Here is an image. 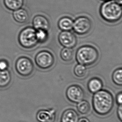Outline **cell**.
<instances>
[{
  "mask_svg": "<svg viewBox=\"0 0 122 122\" xmlns=\"http://www.w3.org/2000/svg\"><path fill=\"white\" fill-rule=\"evenodd\" d=\"M114 103L112 94L106 90L102 89L95 93L92 97L93 109L96 113L101 116L108 114L112 110Z\"/></svg>",
  "mask_w": 122,
  "mask_h": 122,
  "instance_id": "obj_1",
  "label": "cell"
},
{
  "mask_svg": "<svg viewBox=\"0 0 122 122\" xmlns=\"http://www.w3.org/2000/svg\"><path fill=\"white\" fill-rule=\"evenodd\" d=\"M99 12L101 18L109 23H116L122 17L121 5L112 0L102 3L100 7Z\"/></svg>",
  "mask_w": 122,
  "mask_h": 122,
  "instance_id": "obj_2",
  "label": "cell"
},
{
  "mask_svg": "<svg viewBox=\"0 0 122 122\" xmlns=\"http://www.w3.org/2000/svg\"><path fill=\"white\" fill-rule=\"evenodd\" d=\"M99 57L97 49L89 45L83 46L78 48L76 58L78 63L85 66H91L97 62Z\"/></svg>",
  "mask_w": 122,
  "mask_h": 122,
  "instance_id": "obj_3",
  "label": "cell"
},
{
  "mask_svg": "<svg viewBox=\"0 0 122 122\" xmlns=\"http://www.w3.org/2000/svg\"><path fill=\"white\" fill-rule=\"evenodd\" d=\"M36 31V30L32 27H27L21 30L18 37V42L20 46L26 49L35 47L38 43Z\"/></svg>",
  "mask_w": 122,
  "mask_h": 122,
  "instance_id": "obj_4",
  "label": "cell"
},
{
  "mask_svg": "<svg viewBox=\"0 0 122 122\" xmlns=\"http://www.w3.org/2000/svg\"><path fill=\"white\" fill-rule=\"evenodd\" d=\"M15 68L18 74L23 77L30 76L33 73L34 66L29 58L23 56L17 60Z\"/></svg>",
  "mask_w": 122,
  "mask_h": 122,
  "instance_id": "obj_5",
  "label": "cell"
},
{
  "mask_svg": "<svg viewBox=\"0 0 122 122\" xmlns=\"http://www.w3.org/2000/svg\"><path fill=\"white\" fill-rule=\"evenodd\" d=\"M35 63L38 68L47 70L52 67L55 62V58L52 53L47 51H42L37 54Z\"/></svg>",
  "mask_w": 122,
  "mask_h": 122,
  "instance_id": "obj_6",
  "label": "cell"
},
{
  "mask_svg": "<svg viewBox=\"0 0 122 122\" xmlns=\"http://www.w3.org/2000/svg\"><path fill=\"white\" fill-rule=\"evenodd\" d=\"M92 27V22L87 17L80 16L73 21V29L79 35L87 34L91 31Z\"/></svg>",
  "mask_w": 122,
  "mask_h": 122,
  "instance_id": "obj_7",
  "label": "cell"
},
{
  "mask_svg": "<svg viewBox=\"0 0 122 122\" xmlns=\"http://www.w3.org/2000/svg\"><path fill=\"white\" fill-rule=\"evenodd\" d=\"M66 96L70 101L78 103L84 99L85 92L81 87L73 85L69 86L67 89Z\"/></svg>",
  "mask_w": 122,
  "mask_h": 122,
  "instance_id": "obj_8",
  "label": "cell"
},
{
  "mask_svg": "<svg viewBox=\"0 0 122 122\" xmlns=\"http://www.w3.org/2000/svg\"><path fill=\"white\" fill-rule=\"evenodd\" d=\"M60 44L64 48H72L76 46L77 43L76 37L70 31H62L58 36Z\"/></svg>",
  "mask_w": 122,
  "mask_h": 122,
  "instance_id": "obj_9",
  "label": "cell"
},
{
  "mask_svg": "<svg viewBox=\"0 0 122 122\" xmlns=\"http://www.w3.org/2000/svg\"><path fill=\"white\" fill-rule=\"evenodd\" d=\"M56 117L55 110H42L39 111L36 115L37 120L39 122H54Z\"/></svg>",
  "mask_w": 122,
  "mask_h": 122,
  "instance_id": "obj_10",
  "label": "cell"
},
{
  "mask_svg": "<svg viewBox=\"0 0 122 122\" xmlns=\"http://www.w3.org/2000/svg\"><path fill=\"white\" fill-rule=\"evenodd\" d=\"M33 27L36 30H47L49 29L50 22L46 17L43 15H36L33 20Z\"/></svg>",
  "mask_w": 122,
  "mask_h": 122,
  "instance_id": "obj_11",
  "label": "cell"
},
{
  "mask_svg": "<svg viewBox=\"0 0 122 122\" xmlns=\"http://www.w3.org/2000/svg\"><path fill=\"white\" fill-rule=\"evenodd\" d=\"M79 115L74 110L68 109L63 112L61 117L62 122H78Z\"/></svg>",
  "mask_w": 122,
  "mask_h": 122,
  "instance_id": "obj_12",
  "label": "cell"
},
{
  "mask_svg": "<svg viewBox=\"0 0 122 122\" xmlns=\"http://www.w3.org/2000/svg\"><path fill=\"white\" fill-rule=\"evenodd\" d=\"M102 82L101 79L97 78H91L87 83L88 91L92 93H95L102 89Z\"/></svg>",
  "mask_w": 122,
  "mask_h": 122,
  "instance_id": "obj_13",
  "label": "cell"
},
{
  "mask_svg": "<svg viewBox=\"0 0 122 122\" xmlns=\"http://www.w3.org/2000/svg\"><path fill=\"white\" fill-rule=\"evenodd\" d=\"M73 20L69 17H63L58 22V27L62 31H70L73 29Z\"/></svg>",
  "mask_w": 122,
  "mask_h": 122,
  "instance_id": "obj_14",
  "label": "cell"
},
{
  "mask_svg": "<svg viewBox=\"0 0 122 122\" xmlns=\"http://www.w3.org/2000/svg\"><path fill=\"white\" fill-rule=\"evenodd\" d=\"M14 20L18 23H24L29 19V14L26 10L23 8H20L15 10L13 14Z\"/></svg>",
  "mask_w": 122,
  "mask_h": 122,
  "instance_id": "obj_15",
  "label": "cell"
},
{
  "mask_svg": "<svg viewBox=\"0 0 122 122\" xmlns=\"http://www.w3.org/2000/svg\"><path fill=\"white\" fill-rule=\"evenodd\" d=\"M11 80V75L8 70L0 71V88L8 87Z\"/></svg>",
  "mask_w": 122,
  "mask_h": 122,
  "instance_id": "obj_16",
  "label": "cell"
},
{
  "mask_svg": "<svg viewBox=\"0 0 122 122\" xmlns=\"http://www.w3.org/2000/svg\"><path fill=\"white\" fill-rule=\"evenodd\" d=\"M4 3L9 10L15 11L21 8L24 4V0H4Z\"/></svg>",
  "mask_w": 122,
  "mask_h": 122,
  "instance_id": "obj_17",
  "label": "cell"
},
{
  "mask_svg": "<svg viewBox=\"0 0 122 122\" xmlns=\"http://www.w3.org/2000/svg\"><path fill=\"white\" fill-rule=\"evenodd\" d=\"M73 51L72 48H64L61 52V57L63 61L69 62L73 59Z\"/></svg>",
  "mask_w": 122,
  "mask_h": 122,
  "instance_id": "obj_18",
  "label": "cell"
},
{
  "mask_svg": "<svg viewBox=\"0 0 122 122\" xmlns=\"http://www.w3.org/2000/svg\"><path fill=\"white\" fill-rule=\"evenodd\" d=\"M77 107L78 112L82 114H87L90 110V105L89 102L83 100L78 103Z\"/></svg>",
  "mask_w": 122,
  "mask_h": 122,
  "instance_id": "obj_19",
  "label": "cell"
},
{
  "mask_svg": "<svg viewBox=\"0 0 122 122\" xmlns=\"http://www.w3.org/2000/svg\"><path fill=\"white\" fill-rule=\"evenodd\" d=\"M87 73V69L84 65L78 64L75 67L74 73L75 76L79 78H82L86 76Z\"/></svg>",
  "mask_w": 122,
  "mask_h": 122,
  "instance_id": "obj_20",
  "label": "cell"
},
{
  "mask_svg": "<svg viewBox=\"0 0 122 122\" xmlns=\"http://www.w3.org/2000/svg\"><path fill=\"white\" fill-rule=\"evenodd\" d=\"M112 80L115 84L118 86L122 85V69L121 68H118L112 73Z\"/></svg>",
  "mask_w": 122,
  "mask_h": 122,
  "instance_id": "obj_21",
  "label": "cell"
},
{
  "mask_svg": "<svg viewBox=\"0 0 122 122\" xmlns=\"http://www.w3.org/2000/svg\"><path fill=\"white\" fill-rule=\"evenodd\" d=\"M36 36L38 43H45L48 38V31L41 29L36 30Z\"/></svg>",
  "mask_w": 122,
  "mask_h": 122,
  "instance_id": "obj_22",
  "label": "cell"
},
{
  "mask_svg": "<svg viewBox=\"0 0 122 122\" xmlns=\"http://www.w3.org/2000/svg\"><path fill=\"white\" fill-rule=\"evenodd\" d=\"M9 64L8 61L5 60H0V71H4L8 70Z\"/></svg>",
  "mask_w": 122,
  "mask_h": 122,
  "instance_id": "obj_23",
  "label": "cell"
},
{
  "mask_svg": "<svg viewBox=\"0 0 122 122\" xmlns=\"http://www.w3.org/2000/svg\"><path fill=\"white\" fill-rule=\"evenodd\" d=\"M116 102L118 105H121L122 103V92H121L117 94L116 98Z\"/></svg>",
  "mask_w": 122,
  "mask_h": 122,
  "instance_id": "obj_24",
  "label": "cell"
},
{
  "mask_svg": "<svg viewBox=\"0 0 122 122\" xmlns=\"http://www.w3.org/2000/svg\"><path fill=\"white\" fill-rule=\"evenodd\" d=\"M117 114L119 120L121 122L122 121V105H119L117 110Z\"/></svg>",
  "mask_w": 122,
  "mask_h": 122,
  "instance_id": "obj_25",
  "label": "cell"
},
{
  "mask_svg": "<svg viewBox=\"0 0 122 122\" xmlns=\"http://www.w3.org/2000/svg\"><path fill=\"white\" fill-rule=\"evenodd\" d=\"M78 122H90L88 119L86 117H82L78 120Z\"/></svg>",
  "mask_w": 122,
  "mask_h": 122,
  "instance_id": "obj_26",
  "label": "cell"
},
{
  "mask_svg": "<svg viewBox=\"0 0 122 122\" xmlns=\"http://www.w3.org/2000/svg\"><path fill=\"white\" fill-rule=\"evenodd\" d=\"M115 1L117 3L119 4L120 5H122V0H115Z\"/></svg>",
  "mask_w": 122,
  "mask_h": 122,
  "instance_id": "obj_27",
  "label": "cell"
},
{
  "mask_svg": "<svg viewBox=\"0 0 122 122\" xmlns=\"http://www.w3.org/2000/svg\"><path fill=\"white\" fill-rule=\"evenodd\" d=\"M101 0L105 2L107 1H109V0Z\"/></svg>",
  "mask_w": 122,
  "mask_h": 122,
  "instance_id": "obj_28",
  "label": "cell"
}]
</instances>
